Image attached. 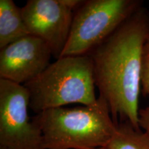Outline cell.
<instances>
[{
  "mask_svg": "<svg viewBox=\"0 0 149 149\" xmlns=\"http://www.w3.org/2000/svg\"><path fill=\"white\" fill-rule=\"evenodd\" d=\"M149 35V12L140 7L88 55L100 96L107 102L113 121L139 130L141 54Z\"/></svg>",
  "mask_w": 149,
  "mask_h": 149,
  "instance_id": "obj_1",
  "label": "cell"
},
{
  "mask_svg": "<svg viewBox=\"0 0 149 149\" xmlns=\"http://www.w3.org/2000/svg\"><path fill=\"white\" fill-rule=\"evenodd\" d=\"M45 149H93L107 147L117 126L107 102L99 95L91 105L59 107L36 114Z\"/></svg>",
  "mask_w": 149,
  "mask_h": 149,
  "instance_id": "obj_2",
  "label": "cell"
},
{
  "mask_svg": "<svg viewBox=\"0 0 149 149\" xmlns=\"http://www.w3.org/2000/svg\"><path fill=\"white\" fill-rule=\"evenodd\" d=\"M24 86L29 94V108L36 114L70 104L91 105L98 98L88 55L59 57Z\"/></svg>",
  "mask_w": 149,
  "mask_h": 149,
  "instance_id": "obj_3",
  "label": "cell"
},
{
  "mask_svg": "<svg viewBox=\"0 0 149 149\" xmlns=\"http://www.w3.org/2000/svg\"><path fill=\"white\" fill-rule=\"evenodd\" d=\"M141 3L138 0H84L74 12L61 57L88 55L141 7Z\"/></svg>",
  "mask_w": 149,
  "mask_h": 149,
  "instance_id": "obj_4",
  "label": "cell"
},
{
  "mask_svg": "<svg viewBox=\"0 0 149 149\" xmlns=\"http://www.w3.org/2000/svg\"><path fill=\"white\" fill-rule=\"evenodd\" d=\"M29 108L26 88L0 79V148L45 149L42 130L29 117Z\"/></svg>",
  "mask_w": 149,
  "mask_h": 149,
  "instance_id": "obj_5",
  "label": "cell"
},
{
  "mask_svg": "<svg viewBox=\"0 0 149 149\" xmlns=\"http://www.w3.org/2000/svg\"><path fill=\"white\" fill-rule=\"evenodd\" d=\"M21 10L29 35L44 41L53 57L59 58L69 37L74 11L62 0H29Z\"/></svg>",
  "mask_w": 149,
  "mask_h": 149,
  "instance_id": "obj_6",
  "label": "cell"
},
{
  "mask_svg": "<svg viewBox=\"0 0 149 149\" xmlns=\"http://www.w3.org/2000/svg\"><path fill=\"white\" fill-rule=\"evenodd\" d=\"M52 52L42 39L28 35L0 51V79L24 85L49 66Z\"/></svg>",
  "mask_w": 149,
  "mask_h": 149,
  "instance_id": "obj_7",
  "label": "cell"
},
{
  "mask_svg": "<svg viewBox=\"0 0 149 149\" xmlns=\"http://www.w3.org/2000/svg\"><path fill=\"white\" fill-rule=\"evenodd\" d=\"M28 35L21 8L13 0H0V49Z\"/></svg>",
  "mask_w": 149,
  "mask_h": 149,
  "instance_id": "obj_8",
  "label": "cell"
},
{
  "mask_svg": "<svg viewBox=\"0 0 149 149\" xmlns=\"http://www.w3.org/2000/svg\"><path fill=\"white\" fill-rule=\"evenodd\" d=\"M108 149H149V135L128 122L119 123Z\"/></svg>",
  "mask_w": 149,
  "mask_h": 149,
  "instance_id": "obj_9",
  "label": "cell"
},
{
  "mask_svg": "<svg viewBox=\"0 0 149 149\" xmlns=\"http://www.w3.org/2000/svg\"><path fill=\"white\" fill-rule=\"evenodd\" d=\"M141 92L144 97H149V35L143 46L141 54Z\"/></svg>",
  "mask_w": 149,
  "mask_h": 149,
  "instance_id": "obj_10",
  "label": "cell"
},
{
  "mask_svg": "<svg viewBox=\"0 0 149 149\" xmlns=\"http://www.w3.org/2000/svg\"><path fill=\"white\" fill-rule=\"evenodd\" d=\"M139 126L147 135H149V106L139 109Z\"/></svg>",
  "mask_w": 149,
  "mask_h": 149,
  "instance_id": "obj_11",
  "label": "cell"
},
{
  "mask_svg": "<svg viewBox=\"0 0 149 149\" xmlns=\"http://www.w3.org/2000/svg\"><path fill=\"white\" fill-rule=\"evenodd\" d=\"M93 149H108L107 147H99V148H95Z\"/></svg>",
  "mask_w": 149,
  "mask_h": 149,
  "instance_id": "obj_12",
  "label": "cell"
},
{
  "mask_svg": "<svg viewBox=\"0 0 149 149\" xmlns=\"http://www.w3.org/2000/svg\"><path fill=\"white\" fill-rule=\"evenodd\" d=\"M0 149H5V148H0Z\"/></svg>",
  "mask_w": 149,
  "mask_h": 149,
  "instance_id": "obj_13",
  "label": "cell"
}]
</instances>
